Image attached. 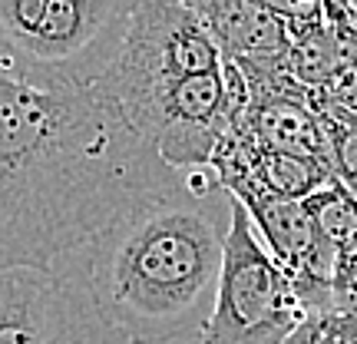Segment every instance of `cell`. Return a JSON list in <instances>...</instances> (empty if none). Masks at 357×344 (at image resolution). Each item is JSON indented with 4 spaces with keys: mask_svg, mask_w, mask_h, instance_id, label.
I'll return each mask as SVG.
<instances>
[{
    "mask_svg": "<svg viewBox=\"0 0 357 344\" xmlns=\"http://www.w3.org/2000/svg\"><path fill=\"white\" fill-rule=\"evenodd\" d=\"M178 176L100 87L47 93L0 70V275L56 265Z\"/></svg>",
    "mask_w": 357,
    "mask_h": 344,
    "instance_id": "1",
    "label": "cell"
},
{
    "mask_svg": "<svg viewBox=\"0 0 357 344\" xmlns=\"http://www.w3.org/2000/svg\"><path fill=\"white\" fill-rule=\"evenodd\" d=\"M212 169H195L123 209L86 245L89 292L106 328L126 344L202 338L225 258Z\"/></svg>",
    "mask_w": 357,
    "mask_h": 344,
    "instance_id": "2",
    "label": "cell"
},
{
    "mask_svg": "<svg viewBox=\"0 0 357 344\" xmlns=\"http://www.w3.org/2000/svg\"><path fill=\"white\" fill-rule=\"evenodd\" d=\"M100 89L176 172L212 166L222 136L248 106L238 66L182 0H136L123 50Z\"/></svg>",
    "mask_w": 357,
    "mask_h": 344,
    "instance_id": "3",
    "label": "cell"
},
{
    "mask_svg": "<svg viewBox=\"0 0 357 344\" xmlns=\"http://www.w3.org/2000/svg\"><path fill=\"white\" fill-rule=\"evenodd\" d=\"M132 7L136 0H0V70L47 93L100 87Z\"/></svg>",
    "mask_w": 357,
    "mask_h": 344,
    "instance_id": "4",
    "label": "cell"
},
{
    "mask_svg": "<svg viewBox=\"0 0 357 344\" xmlns=\"http://www.w3.org/2000/svg\"><path fill=\"white\" fill-rule=\"evenodd\" d=\"M307 318L291 278L258 239L248 212L229 195L225 258L205 344H284Z\"/></svg>",
    "mask_w": 357,
    "mask_h": 344,
    "instance_id": "5",
    "label": "cell"
},
{
    "mask_svg": "<svg viewBox=\"0 0 357 344\" xmlns=\"http://www.w3.org/2000/svg\"><path fill=\"white\" fill-rule=\"evenodd\" d=\"M0 344H126L96 311L86 248L0 275Z\"/></svg>",
    "mask_w": 357,
    "mask_h": 344,
    "instance_id": "6",
    "label": "cell"
},
{
    "mask_svg": "<svg viewBox=\"0 0 357 344\" xmlns=\"http://www.w3.org/2000/svg\"><path fill=\"white\" fill-rule=\"evenodd\" d=\"M238 126L271 153L318 159L331 166V140L318 106L298 80H281L275 87L248 89V106ZM334 169V166H331Z\"/></svg>",
    "mask_w": 357,
    "mask_h": 344,
    "instance_id": "7",
    "label": "cell"
},
{
    "mask_svg": "<svg viewBox=\"0 0 357 344\" xmlns=\"http://www.w3.org/2000/svg\"><path fill=\"white\" fill-rule=\"evenodd\" d=\"M222 57L235 66L288 60L291 40L271 3L258 0H189Z\"/></svg>",
    "mask_w": 357,
    "mask_h": 344,
    "instance_id": "8",
    "label": "cell"
},
{
    "mask_svg": "<svg viewBox=\"0 0 357 344\" xmlns=\"http://www.w3.org/2000/svg\"><path fill=\"white\" fill-rule=\"evenodd\" d=\"M307 212L314 216L324 242L331 245L337 258L351 255L357 248V195L347 189L341 179H334L331 186H324L314 192L311 199H305Z\"/></svg>",
    "mask_w": 357,
    "mask_h": 344,
    "instance_id": "9",
    "label": "cell"
},
{
    "mask_svg": "<svg viewBox=\"0 0 357 344\" xmlns=\"http://www.w3.org/2000/svg\"><path fill=\"white\" fill-rule=\"evenodd\" d=\"M334 311L357 318V248L337 262V271H334Z\"/></svg>",
    "mask_w": 357,
    "mask_h": 344,
    "instance_id": "10",
    "label": "cell"
},
{
    "mask_svg": "<svg viewBox=\"0 0 357 344\" xmlns=\"http://www.w3.org/2000/svg\"><path fill=\"white\" fill-rule=\"evenodd\" d=\"M311 100L331 103V106H341L344 113L357 116V70H354V77L347 80V83H341V87L334 89V93H328V96H311Z\"/></svg>",
    "mask_w": 357,
    "mask_h": 344,
    "instance_id": "11",
    "label": "cell"
},
{
    "mask_svg": "<svg viewBox=\"0 0 357 344\" xmlns=\"http://www.w3.org/2000/svg\"><path fill=\"white\" fill-rule=\"evenodd\" d=\"M169 344H205V338H182V341H169Z\"/></svg>",
    "mask_w": 357,
    "mask_h": 344,
    "instance_id": "12",
    "label": "cell"
},
{
    "mask_svg": "<svg viewBox=\"0 0 357 344\" xmlns=\"http://www.w3.org/2000/svg\"><path fill=\"white\" fill-rule=\"evenodd\" d=\"M347 189H351V192H354V195H357V182H351V186H347Z\"/></svg>",
    "mask_w": 357,
    "mask_h": 344,
    "instance_id": "13",
    "label": "cell"
}]
</instances>
